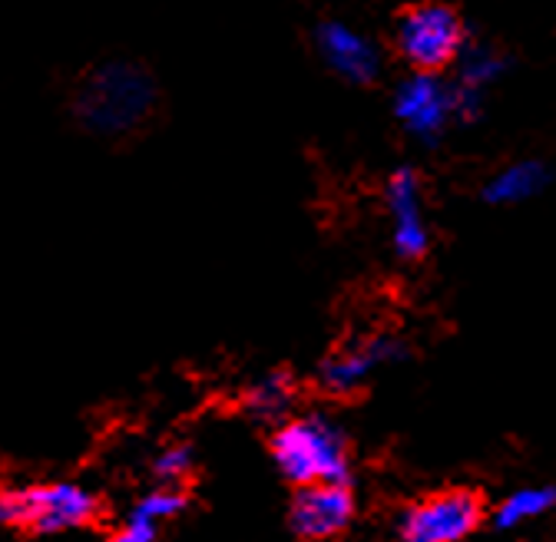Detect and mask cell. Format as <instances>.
Segmentation results:
<instances>
[{
    "label": "cell",
    "instance_id": "obj_12",
    "mask_svg": "<svg viewBox=\"0 0 556 542\" xmlns=\"http://www.w3.org/2000/svg\"><path fill=\"white\" fill-rule=\"evenodd\" d=\"M182 509H186V496L176 493V490H169V487H163V490L143 496V500L132 506V513L126 516V526H123L119 539L123 542H153L160 535V526L169 522V519H176Z\"/></svg>",
    "mask_w": 556,
    "mask_h": 542
},
{
    "label": "cell",
    "instance_id": "obj_16",
    "mask_svg": "<svg viewBox=\"0 0 556 542\" xmlns=\"http://www.w3.org/2000/svg\"><path fill=\"white\" fill-rule=\"evenodd\" d=\"M189 469H192V450L189 447H169L166 453H160L156 460V477L163 483H179L189 477Z\"/></svg>",
    "mask_w": 556,
    "mask_h": 542
},
{
    "label": "cell",
    "instance_id": "obj_11",
    "mask_svg": "<svg viewBox=\"0 0 556 542\" xmlns=\"http://www.w3.org/2000/svg\"><path fill=\"white\" fill-rule=\"evenodd\" d=\"M546 185H549V169L540 159H520L501 169L483 185V198L491 202V206H520V202L536 198Z\"/></svg>",
    "mask_w": 556,
    "mask_h": 542
},
{
    "label": "cell",
    "instance_id": "obj_8",
    "mask_svg": "<svg viewBox=\"0 0 556 542\" xmlns=\"http://www.w3.org/2000/svg\"><path fill=\"white\" fill-rule=\"evenodd\" d=\"M355 519V496L348 483L325 480L308 483L292 503L289 526L299 539H331L341 535Z\"/></svg>",
    "mask_w": 556,
    "mask_h": 542
},
{
    "label": "cell",
    "instance_id": "obj_3",
    "mask_svg": "<svg viewBox=\"0 0 556 542\" xmlns=\"http://www.w3.org/2000/svg\"><path fill=\"white\" fill-rule=\"evenodd\" d=\"M397 56L410 70L441 74L467 47V27L447 4H414L394 24Z\"/></svg>",
    "mask_w": 556,
    "mask_h": 542
},
{
    "label": "cell",
    "instance_id": "obj_15",
    "mask_svg": "<svg viewBox=\"0 0 556 542\" xmlns=\"http://www.w3.org/2000/svg\"><path fill=\"white\" fill-rule=\"evenodd\" d=\"M292 400H295V387H292L289 374H268L258 384H252L249 393H245V406L262 421L286 417Z\"/></svg>",
    "mask_w": 556,
    "mask_h": 542
},
{
    "label": "cell",
    "instance_id": "obj_5",
    "mask_svg": "<svg viewBox=\"0 0 556 542\" xmlns=\"http://www.w3.org/2000/svg\"><path fill=\"white\" fill-rule=\"evenodd\" d=\"M483 522V500L470 490H441L404 509L397 532L407 542H460Z\"/></svg>",
    "mask_w": 556,
    "mask_h": 542
},
{
    "label": "cell",
    "instance_id": "obj_7",
    "mask_svg": "<svg viewBox=\"0 0 556 542\" xmlns=\"http://www.w3.org/2000/svg\"><path fill=\"white\" fill-rule=\"evenodd\" d=\"M404 358H407V348L397 341V337L375 334V337H365L362 345H352L348 351L331 354L321 364L318 380L328 393L344 397V393H355L358 387H365L381 367H391Z\"/></svg>",
    "mask_w": 556,
    "mask_h": 542
},
{
    "label": "cell",
    "instance_id": "obj_14",
    "mask_svg": "<svg viewBox=\"0 0 556 542\" xmlns=\"http://www.w3.org/2000/svg\"><path fill=\"white\" fill-rule=\"evenodd\" d=\"M507 66L510 60L494 47H464V53L457 56V83L470 90H486L507 74Z\"/></svg>",
    "mask_w": 556,
    "mask_h": 542
},
{
    "label": "cell",
    "instance_id": "obj_2",
    "mask_svg": "<svg viewBox=\"0 0 556 542\" xmlns=\"http://www.w3.org/2000/svg\"><path fill=\"white\" fill-rule=\"evenodd\" d=\"M156 83L143 66L113 60L103 63L80 83L77 93V116L93 132H129L153 113Z\"/></svg>",
    "mask_w": 556,
    "mask_h": 542
},
{
    "label": "cell",
    "instance_id": "obj_1",
    "mask_svg": "<svg viewBox=\"0 0 556 542\" xmlns=\"http://www.w3.org/2000/svg\"><path fill=\"white\" fill-rule=\"evenodd\" d=\"M271 460L278 473L295 487L325 480L348 483V477H352L348 437L338 430V424H331L321 414L295 417L278 427L271 437Z\"/></svg>",
    "mask_w": 556,
    "mask_h": 542
},
{
    "label": "cell",
    "instance_id": "obj_13",
    "mask_svg": "<svg viewBox=\"0 0 556 542\" xmlns=\"http://www.w3.org/2000/svg\"><path fill=\"white\" fill-rule=\"evenodd\" d=\"M553 506H556V487H523L497 506L494 526L501 532H507V529H517V526H527V522L546 516Z\"/></svg>",
    "mask_w": 556,
    "mask_h": 542
},
{
    "label": "cell",
    "instance_id": "obj_9",
    "mask_svg": "<svg viewBox=\"0 0 556 542\" xmlns=\"http://www.w3.org/2000/svg\"><path fill=\"white\" fill-rule=\"evenodd\" d=\"M388 216H391V245L401 258L417 261L431 248V229L425 219V202H421V179L414 169H397L388 179Z\"/></svg>",
    "mask_w": 556,
    "mask_h": 542
},
{
    "label": "cell",
    "instance_id": "obj_10",
    "mask_svg": "<svg viewBox=\"0 0 556 542\" xmlns=\"http://www.w3.org/2000/svg\"><path fill=\"white\" fill-rule=\"evenodd\" d=\"M315 43H318V53H321L325 66H328V70H334L344 83L368 87V83L378 80L381 53L355 27H348L341 21H325L315 30Z\"/></svg>",
    "mask_w": 556,
    "mask_h": 542
},
{
    "label": "cell",
    "instance_id": "obj_6",
    "mask_svg": "<svg viewBox=\"0 0 556 542\" xmlns=\"http://www.w3.org/2000/svg\"><path fill=\"white\" fill-rule=\"evenodd\" d=\"M394 116L397 122L421 143H438L454 113V87H447L438 74L414 70L394 90Z\"/></svg>",
    "mask_w": 556,
    "mask_h": 542
},
{
    "label": "cell",
    "instance_id": "obj_4",
    "mask_svg": "<svg viewBox=\"0 0 556 542\" xmlns=\"http://www.w3.org/2000/svg\"><path fill=\"white\" fill-rule=\"evenodd\" d=\"M97 500L74 483L30 487L0 493V526H27L34 532H63L80 529L93 519Z\"/></svg>",
    "mask_w": 556,
    "mask_h": 542
}]
</instances>
